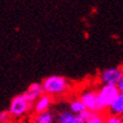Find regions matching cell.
Segmentation results:
<instances>
[{"label":"cell","mask_w":123,"mask_h":123,"mask_svg":"<svg viewBox=\"0 0 123 123\" xmlns=\"http://www.w3.org/2000/svg\"><path fill=\"white\" fill-rule=\"evenodd\" d=\"M31 105H32V103L27 101L26 98L24 97V95H17V96L12 97L8 112H9L10 115L19 117V116L24 115L25 113H27V111L31 107Z\"/></svg>","instance_id":"3"},{"label":"cell","mask_w":123,"mask_h":123,"mask_svg":"<svg viewBox=\"0 0 123 123\" xmlns=\"http://www.w3.org/2000/svg\"><path fill=\"white\" fill-rule=\"evenodd\" d=\"M9 116H10V114H9V112H2L0 113V123H7L8 121H9Z\"/></svg>","instance_id":"14"},{"label":"cell","mask_w":123,"mask_h":123,"mask_svg":"<svg viewBox=\"0 0 123 123\" xmlns=\"http://www.w3.org/2000/svg\"><path fill=\"white\" fill-rule=\"evenodd\" d=\"M117 88H119V90L121 93H123V75H122V78H121V80H120V82H119V85H117Z\"/></svg>","instance_id":"15"},{"label":"cell","mask_w":123,"mask_h":123,"mask_svg":"<svg viewBox=\"0 0 123 123\" xmlns=\"http://www.w3.org/2000/svg\"><path fill=\"white\" fill-rule=\"evenodd\" d=\"M52 122H53V115L50 111L41 113V114H36L34 116V123H52Z\"/></svg>","instance_id":"11"},{"label":"cell","mask_w":123,"mask_h":123,"mask_svg":"<svg viewBox=\"0 0 123 123\" xmlns=\"http://www.w3.org/2000/svg\"><path fill=\"white\" fill-rule=\"evenodd\" d=\"M85 111H87L86 106L84 105L80 99H72L70 103V112H72L74 114L78 115V114H81Z\"/></svg>","instance_id":"10"},{"label":"cell","mask_w":123,"mask_h":123,"mask_svg":"<svg viewBox=\"0 0 123 123\" xmlns=\"http://www.w3.org/2000/svg\"><path fill=\"white\" fill-rule=\"evenodd\" d=\"M122 69H123V68H122Z\"/></svg>","instance_id":"17"},{"label":"cell","mask_w":123,"mask_h":123,"mask_svg":"<svg viewBox=\"0 0 123 123\" xmlns=\"http://www.w3.org/2000/svg\"><path fill=\"white\" fill-rule=\"evenodd\" d=\"M52 104V96L50 95H46L44 94L42 97H40L36 103H35V106H34V111L36 114H41V113L48 112L49 107Z\"/></svg>","instance_id":"7"},{"label":"cell","mask_w":123,"mask_h":123,"mask_svg":"<svg viewBox=\"0 0 123 123\" xmlns=\"http://www.w3.org/2000/svg\"><path fill=\"white\" fill-rule=\"evenodd\" d=\"M122 121H123V116H122Z\"/></svg>","instance_id":"16"},{"label":"cell","mask_w":123,"mask_h":123,"mask_svg":"<svg viewBox=\"0 0 123 123\" xmlns=\"http://www.w3.org/2000/svg\"><path fill=\"white\" fill-rule=\"evenodd\" d=\"M59 123H81L77 115L72 112H61L59 114Z\"/></svg>","instance_id":"9"},{"label":"cell","mask_w":123,"mask_h":123,"mask_svg":"<svg viewBox=\"0 0 123 123\" xmlns=\"http://www.w3.org/2000/svg\"><path fill=\"white\" fill-rule=\"evenodd\" d=\"M105 121H106V123H123L121 116L111 115V114H110L107 117H105Z\"/></svg>","instance_id":"12"},{"label":"cell","mask_w":123,"mask_h":123,"mask_svg":"<svg viewBox=\"0 0 123 123\" xmlns=\"http://www.w3.org/2000/svg\"><path fill=\"white\" fill-rule=\"evenodd\" d=\"M44 90H43V86L42 84H38V82H33L32 85H30V87L27 88V90L23 94L24 97L26 98L30 103H33V102L37 101L40 97H42L44 95Z\"/></svg>","instance_id":"6"},{"label":"cell","mask_w":123,"mask_h":123,"mask_svg":"<svg viewBox=\"0 0 123 123\" xmlns=\"http://www.w3.org/2000/svg\"><path fill=\"white\" fill-rule=\"evenodd\" d=\"M123 69L119 67H112L104 69L99 74V80L103 85L107 86H117L122 78Z\"/></svg>","instance_id":"4"},{"label":"cell","mask_w":123,"mask_h":123,"mask_svg":"<svg viewBox=\"0 0 123 123\" xmlns=\"http://www.w3.org/2000/svg\"><path fill=\"white\" fill-rule=\"evenodd\" d=\"M43 90L46 95L50 96H60L63 95L69 90L70 84L62 76H49L42 81Z\"/></svg>","instance_id":"1"},{"label":"cell","mask_w":123,"mask_h":123,"mask_svg":"<svg viewBox=\"0 0 123 123\" xmlns=\"http://www.w3.org/2000/svg\"><path fill=\"white\" fill-rule=\"evenodd\" d=\"M80 101L84 103L86 108L90 112H98V102H97V92L92 89H86L80 94Z\"/></svg>","instance_id":"5"},{"label":"cell","mask_w":123,"mask_h":123,"mask_svg":"<svg viewBox=\"0 0 123 123\" xmlns=\"http://www.w3.org/2000/svg\"><path fill=\"white\" fill-rule=\"evenodd\" d=\"M108 112L111 115H116V116H123V93H120L112 106L108 108Z\"/></svg>","instance_id":"8"},{"label":"cell","mask_w":123,"mask_h":123,"mask_svg":"<svg viewBox=\"0 0 123 123\" xmlns=\"http://www.w3.org/2000/svg\"><path fill=\"white\" fill-rule=\"evenodd\" d=\"M87 123H106V121H105V119L103 116L98 115V114H95Z\"/></svg>","instance_id":"13"},{"label":"cell","mask_w":123,"mask_h":123,"mask_svg":"<svg viewBox=\"0 0 123 123\" xmlns=\"http://www.w3.org/2000/svg\"><path fill=\"white\" fill-rule=\"evenodd\" d=\"M117 86H107L103 85L97 92V102H98V110H108L112 106L117 96L120 95Z\"/></svg>","instance_id":"2"}]
</instances>
